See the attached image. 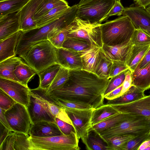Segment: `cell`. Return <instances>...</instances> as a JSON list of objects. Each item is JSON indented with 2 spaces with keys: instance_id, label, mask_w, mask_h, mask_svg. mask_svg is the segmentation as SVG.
Segmentation results:
<instances>
[{
  "instance_id": "10",
  "label": "cell",
  "mask_w": 150,
  "mask_h": 150,
  "mask_svg": "<svg viewBox=\"0 0 150 150\" xmlns=\"http://www.w3.org/2000/svg\"><path fill=\"white\" fill-rule=\"evenodd\" d=\"M5 115L13 132L29 134L32 122L25 106L17 103L6 110Z\"/></svg>"
},
{
  "instance_id": "28",
  "label": "cell",
  "mask_w": 150,
  "mask_h": 150,
  "mask_svg": "<svg viewBox=\"0 0 150 150\" xmlns=\"http://www.w3.org/2000/svg\"><path fill=\"white\" fill-rule=\"evenodd\" d=\"M36 74L34 69L22 61L14 70V75L18 82L27 87L30 79Z\"/></svg>"
},
{
  "instance_id": "4",
  "label": "cell",
  "mask_w": 150,
  "mask_h": 150,
  "mask_svg": "<svg viewBox=\"0 0 150 150\" xmlns=\"http://www.w3.org/2000/svg\"><path fill=\"white\" fill-rule=\"evenodd\" d=\"M56 49L49 40H46L31 46L20 57L38 74L50 66L57 63Z\"/></svg>"
},
{
  "instance_id": "42",
  "label": "cell",
  "mask_w": 150,
  "mask_h": 150,
  "mask_svg": "<svg viewBox=\"0 0 150 150\" xmlns=\"http://www.w3.org/2000/svg\"><path fill=\"white\" fill-rule=\"evenodd\" d=\"M150 135L149 132L136 136L127 143L123 150H137L141 144Z\"/></svg>"
},
{
  "instance_id": "21",
  "label": "cell",
  "mask_w": 150,
  "mask_h": 150,
  "mask_svg": "<svg viewBox=\"0 0 150 150\" xmlns=\"http://www.w3.org/2000/svg\"><path fill=\"white\" fill-rule=\"evenodd\" d=\"M21 31H19L0 42V62L15 56L16 48Z\"/></svg>"
},
{
  "instance_id": "17",
  "label": "cell",
  "mask_w": 150,
  "mask_h": 150,
  "mask_svg": "<svg viewBox=\"0 0 150 150\" xmlns=\"http://www.w3.org/2000/svg\"><path fill=\"white\" fill-rule=\"evenodd\" d=\"M133 44L131 40L122 44L113 46L103 45L102 50L112 61H116L126 63Z\"/></svg>"
},
{
  "instance_id": "2",
  "label": "cell",
  "mask_w": 150,
  "mask_h": 150,
  "mask_svg": "<svg viewBox=\"0 0 150 150\" xmlns=\"http://www.w3.org/2000/svg\"><path fill=\"white\" fill-rule=\"evenodd\" d=\"M77 9V4L74 5L49 24L27 31H22L16 48V55L21 57L33 45L47 40L53 34L69 26L76 17Z\"/></svg>"
},
{
  "instance_id": "37",
  "label": "cell",
  "mask_w": 150,
  "mask_h": 150,
  "mask_svg": "<svg viewBox=\"0 0 150 150\" xmlns=\"http://www.w3.org/2000/svg\"><path fill=\"white\" fill-rule=\"evenodd\" d=\"M15 141L14 150H33L32 146L28 134L14 132Z\"/></svg>"
},
{
  "instance_id": "56",
  "label": "cell",
  "mask_w": 150,
  "mask_h": 150,
  "mask_svg": "<svg viewBox=\"0 0 150 150\" xmlns=\"http://www.w3.org/2000/svg\"><path fill=\"white\" fill-rule=\"evenodd\" d=\"M150 150V135L141 144L137 150Z\"/></svg>"
},
{
  "instance_id": "43",
  "label": "cell",
  "mask_w": 150,
  "mask_h": 150,
  "mask_svg": "<svg viewBox=\"0 0 150 150\" xmlns=\"http://www.w3.org/2000/svg\"><path fill=\"white\" fill-rule=\"evenodd\" d=\"M125 8L121 3L120 0H116L115 2L106 15L100 21L99 23H101L107 21L110 16L116 15L119 16L122 15Z\"/></svg>"
},
{
  "instance_id": "16",
  "label": "cell",
  "mask_w": 150,
  "mask_h": 150,
  "mask_svg": "<svg viewBox=\"0 0 150 150\" xmlns=\"http://www.w3.org/2000/svg\"><path fill=\"white\" fill-rule=\"evenodd\" d=\"M57 63L69 70L82 69L81 59L78 52L63 47L56 49Z\"/></svg>"
},
{
  "instance_id": "52",
  "label": "cell",
  "mask_w": 150,
  "mask_h": 150,
  "mask_svg": "<svg viewBox=\"0 0 150 150\" xmlns=\"http://www.w3.org/2000/svg\"><path fill=\"white\" fill-rule=\"evenodd\" d=\"M0 145L11 131L5 127L1 122L0 124Z\"/></svg>"
},
{
  "instance_id": "29",
  "label": "cell",
  "mask_w": 150,
  "mask_h": 150,
  "mask_svg": "<svg viewBox=\"0 0 150 150\" xmlns=\"http://www.w3.org/2000/svg\"><path fill=\"white\" fill-rule=\"evenodd\" d=\"M70 7L67 4L59 6L52 9L45 15L35 21L36 28L44 26L55 20Z\"/></svg>"
},
{
  "instance_id": "24",
  "label": "cell",
  "mask_w": 150,
  "mask_h": 150,
  "mask_svg": "<svg viewBox=\"0 0 150 150\" xmlns=\"http://www.w3.org/2000/svg\"><path fill=\"white\" fill-rule=\"evenodd\" d=\"M22 61L21 57L15 56L0 62V78L18 82L14 75V70Z\"/></svg>"
},
{
  "instance_id": "57",
  "label": "cell",
  "mask_w": 150,
  "mask_h": 150,
  "mask_svg": "<svg viewBox=\"0 0 150 150\" xmlns=\"http://www.w3.org/2000/svg\"><path fill=\"white\" fill-rule=\"evenodd\" d=\"M136 5L146 8L150 5V0H133Z\"/></svg>"
},
{
  "instance_id": "38",
  "label": "cell",
  "mask_w": 150,
  "mask_h": 150,
  "mask_svg": "<svg viewBox=\"0 0 150 150\" xmlns=\"http://www.w3.org/2000/svg\"><path fill=\"white\" fill-rule=\"evenodd\" d=\"M94 132V134L92 135L89 132L87 141V150H110L107 144L104 143L105 142L98 134Z\"/></svg>"
},
{
  "instance_id": "39",
  "label": "cell",
  "mask_w": 150,
  "mask_h": 150,
  "mask_svg": "<svg viewBox=\"0 0 150 150\" xmlns=\"http://www.w3.org/2000/svg\"><path fill=\"white\" fill-rule=\"evenodd\" d=\"M131 40L133 45L145 46L150 45V35L141 29H136Z\"/></svg>"
},
{
  "instance_id": "53",
  "label": "cell",
  "mask_w": 150,
  "mask_h": 150,
  "mask_svg": "<svg viewBox=\"0 0 150 150\" xmlns=\"http://www.w3.org/2000/svg\"><path fill=\"white\" fill-rule=\"evenodd\" d=\"M56 117L72 125L71 121L64 108L61 109Z\"/></svg>"
},
{
  "instance_id": "19",
  "label": "cell",
  "mask_w": 150,
  "mask_h": 150,
  "mask_svg": "<svg viewBox=\"0 0 150 150\" xmlns=\"http://www.w3.org/2000/svg\"><path fill=\"white\" fill-rule=\"evenodd\" d=\"M20 30L19 18L16 13L0 16V42Z\"/></svg>"
},
{
  "instance_id": "36",
  "label": "cell",
  "mask_w": 150,
  "mask_h": 150,
  "mask_svg": "<svg viewBox=\"0 0 150 150\" xmlns=\"http://www.w3.org/2000/svg\"><path fill=\"white\" fill-rule=\"evenodd\" d=\"M69 78V70L62 66L52 82L46 89V93L58 89L62 87L67 81Z\"/></svg>"
},
{
  "instance_id": "41",
  "label": "cell",
  "mask_w": 150,
  "mask_h": 150,
  "mask_svg": "<svg viewBox=\"0 0 150 150\" xmlns=\"http://www.w3.org/2000/svg\"><path fill=\"white\" fill-rule=\"evenodd\" d=\"M70 25L53 34L48 38L47 40L57 48L62 47L63 43L67 36Z\"/></svg>"
},
{
  "instance_id": "35",
  "label": "cell",
  "mask_w": 150,
  "mask_h": 150,
  "mask_svg": "<svg viewBox=\"0 0 150 150\" xmlns=\"http://www.w3.org/2000/svg\"><path fill=\"white\" fill-rule=\"evenodd\" d=\"M68 4L65 0H43L35 13V20L43 16L49 11L59 6Z\"/></svg>"
},
{
  "instance_id": "58",
  "label": "cell",
  "mask_w": 150,
  "mask_h": 150,
  "mask_svg": "<svg viewBox=\"0 0 150 150\" xmlns=\"http://www.w3.org/2000/svg\"><path fill=\"white\" fill-rule=\"evenodd\" d=\"M146 10L150 13V5L148 6L146 8Z\"/></svg>"
},
{
  "instance_id": "46",
  "label": "cell",
  "mask_w": 150,
  "mask_h": 150,
  "mask_svg": "<svg viewBox=\"0 0 150 150\" xmlns=\"http://www.w3.org/2000/svg\"><path fill=\"white\" fill-rule=\"evenodd\" d=\"M112 63L110 69L109 78L110 79L122 72L129 69L125 63L116 61H112Z\"/></svg>"
},
{
  "instance_id": "9",
  "label": "cell",
  "mask_w": 150,
  "mask_h": 150,
  "mask_svg": "<svg viewBox=\"0 0 150 150\" xmlns=\"http://www.w3.org/2000/svg\"><path fill=\"white\" fill-rule=\"evenodd\" d=\"M72 123L77 136L88 148L87 141L92 126L91 120L95 108H64Z\"/></svg>"
},
{
  "instance_id": "20",
  "label": "cell",
  "mask_w": 150,
  "mask_h": 150,
  "mask_svg": "<svg viewBox=\"0 0 150 150\" xmlns=\"http://www.w3.org/2000/svg\"><path fill=\"white\" fill-rule=\"evenodd\" d=\"M101 48L91 44L89 48L78 52L82 61V69L94 73Z\"/></svg>"
},
{
  "instance_id": "51",
  "label": "cell",
  "mask_w": 150,
  "mask_h": 150,
  "mask_svg": "<svg viewBox=\"0 0 150 150\" xmlns=\"http://www.w3.org/2000/svg\"><path fill=\"white\" fill-rule=\"evenodd\" d=\"M122 84L104 96L108 100H111L117 98L120 94L122 88Z\"/></svg>"
},
{
  "instance_id": "3",
  "label": "cell",
  "mask_w": 150,
  "mask_h": 150,
  "mask_svg": "<svg viewBox=\"0 0 150 150\" xmlns=\"http://www.w3.org/2000/svg\"><path fill=\"white\" fill-rule=\"evenodd\" d=\"M103 45L113 46L130 40L135 30L130 19L122 15L101 25Z\"/></svg>"
},
{
  "instance_id": "32",
  "label": "cell",
  "mask_w": 150,
  "mask_h": 150,
  "mask_svg": "<svg viewBox=\"0 0 150 150\" xmlns=\"http://www.w3.org/2000/svg\"><path fill=\"white\" fill-rule=\"evenodd\" d=\"M29 0H1L0 16L17 12Z\"/></svg>"
},
{
  "instance_id": "25",
  "label": "cell",
  "mask_w": 150,
  "mask_h": 150,
  "mask_svg": "<svg viewBox=\"0 0 150 150\" xmlns=\"http://www.w3.org/2000/svg\"><path fill=\"white\" fill-rule=\"evenodd\" d=\"M145 96L144 91L132 85L122 96L114 99L108 100L106 104L117 105L129 103L141 99Z\"/></svg>"
},
{
  "instance_id": "12",
  "label": "cell",
  "mask_w": 150,
  "mask_h": 150,
  "mask_svg": "<svg viewBox=\"0 0 150 150\" xmlns=\"http://www.w3.org/2000/svg\"><path fill=\"white\" fill-rule=\"evenodd\" d=\"M0 89L17 103L27 107L30 92L28 87L17 81L0 78Z\"/></svg>"
},
{
  "instance_id": "33",
  "label": "cell",
  "mask_w": 150,
  "mask_h": 150,
  "mask_svg": "<svg viewBox=\"0 0 150 150\" xmlns=\"http://www.w3.org/2000/svg\"><path fill=\"white\" fill-rule=\"evenodd\" d=\"M136 136L132 134H124L106 139L104 142L110 150H123L127 143Z\"/></svg>"
},
{
  "instance_id": "31",
  "label": "cell",
  "mask_w": 150,
  "mask_h": 150,
  "mask_svg": "<svg viewBox=\"0 0 150 150\" xmlns=\"http://www.w3.org/2000/svg\"><path fill=\"white\" fill-rule=\"evenodd\" d=\"M119 113L111 105L103 104L94 110L91 120L92 125H95Z\"/></svg>"
},
{
  "instance_id": "49",
  "label": "cell",
  "mask_w": 150,
  "mask_h": 150,
  "mask_svg": "<svg viewBox=\"0 0 150 150\" xmlns=\"http://www.w3.org/2000/svg\"><path fill=\"white\" fill-rule=\"evenodd\" d=\"M132 72L128 69L127 71L125 79L122 84L121 92L118 97L122 96L128 90L132 85Z\"/></svg>"
},
{
  "instance_id": "47",
  "label": "cell",
  "mask_w": 150,
  "mask_h": 150,
  "mask_svg": "<svg viewBox=\"0 0 150 150\" xmlns=\"http://www.w3.org/2000/svg\"><path fill=\"white\" fill-rule=\"evenodd\" d=\"M10 132L0 145V150H14L15 137L14 132Z\"/></svg>"
},
{
  "instance_id": "44",
  "label": "cell",
  "mask_w": 150,
  "mask_h": 150,
  "mask_svg": "<svg viewBox=\"0 0 150 150\" xmlns=\"http://www.w3.org/2000/svg\"><path fill=\"white\" fill-rule=\"evenodd\" d=\"M17 103L6 93L0 89V108L6 111Z\"/></svg>"
},
{
  "instance_id": "59",
  "label": "cell",
  "mask_w": 150,
  "mask_h": 150,
  "mask_svg": "<svg viewBox=\"0 0 150 150\" xmlns=\"http://www.w3.org/2000/svg\"></svg>"
},
{
  "instance_id": "54",
  "label": "cell",
  "mask_w": 150,
  "mask_h": 150,
  "mask_svg": "<svg viewBox=\"0 0 150 150\" xmlns=\"http://www.w3.org/2000/svg\"><path fill=\"white\" fill-rule=\"evenodd\" d=\"M5 111L4 110L0 108V122L11 131H13L9 125L6 118L5 115Z\"/></svg>"
},
{
  "instance_id": "26",
  "label": "cell",
  "mask_w": 150,
  "mask_h": 150,
  "mask_svg": "<svg viewBox=\"0 0 150 150\" xmlns=\"http://www.w3.org/2000/svg\"><path fill=\"white\" fill-rule=\"evenodd\" d=\"M150 47V45L145 46L133 45L126 62L132 73L134 71Z\"/></svg>"
},
{
  "instance_id": "8",
  "label": "cell",
  "mask_w": 150,
  "mask_h": 150,
  "mask_svg": "<svg viewBox=\"0 0 150 150\" xmlns=\"http://www.w3.org/2000/svg\"><path fill=\"white\" fill-rule=\"evenodd\" d=\"M116 0H80L77 4L76 17L91 22L100 23Z\"/></svg>"
},
{
  "instance_id": "55",
  "label": "cell",
  "mask_w": 150,
  "mask_h": 150,
  "mask_svg": "<svg viewBox=\"0 0 150 150\" xmlns=\"http://www.w3.org/2000/svg\"><path fill=\"white\" fill-rule=\"evenodd\" d=\"M48 106L49 110L52 114L56 117L59 112L63 108L54 104L49 103Z\"/></svg>"
},
{
  "instance_id": "6",
  "label": "cell",
  "mask_w": 150,
  "mask_h": 150,
  "mask_svg": "<svg viewBox=\"0 0 150 150\" xmlns=\"http://www.w3.org/2000/svg\"><path fill=\"white\" fill-rule=\"evenodd\" d=\"M33 150H79V139L76 132L48 137L30 136Z\"/></svg>"
},
{
  "instance_id": "11",
  "label": "cell",
  "mask_w": 150,
  "mask_h": 150,
  "mask_svg": "<svg viewBox=\"0 0 150 150\" xmlns=\"http://www.w3.org/2000/svg\"><path fill=\"white\" fill-rule=\"evenodd\" d=\"M27 109L32 124L41 121L56 122L55 117L50 112L48 103L30 92Z\"/></svg>"
},
{
  "instance_id": "22",
  "label": "cell",
  "mask_w": 150,
  "mask_h": 150,
  "mask_svg": "<svg viewBox=\"0 0 150 150\" xmlns=\"http://www.w3.org/2000/svg\"><path fill=\"white\" fill-rule=\"evenodd\" d=\"M132 85L144 91L150 88V62L145 67L132 73Z\"/></svg>"
},
{
  "instance_id": "18",
  "label": "cell",
  "mask_w": 150,
  "mask_h": 150,
  "mask_svg": "<svg viewBox=\"0 0 150 150\" xmlns=\"http://www.w3.org/2000/svg\"><path fill=\"white\" fill-rule=\"evenodd\" d=\"M29 134L30 136L44 137L63 134L56 122L41 121L31 125Z\"/></svg>"
},
{
  "instance_id": "27",
  "label": "cell",
  "mask_w": 150,
  "mask_h": 150,
  "mask_svg": "<svg viewBox=\"0 0 150 150\" xmlns=\"http://www.w3.org/2000/svg\"><path fill=\"white\" fill-rule=\"evenodd\" d=\"M61 67L60 65L55 63L38 73V74L40 80L38 87L47 89L52 82Z\"/></svg>"
},
{
  "instance_id": "5",
  "label": "cell",
  "mask_w": 150,
  "mask_h": 150,
  "mask_svg": "<svg viewBox=\"0 0 150 150\" xmlns=\"http://www.w3.org/2000/svg\"><path fill=\"white\" fill-rule=\"evenodd\" d=\"M150 131V118L136 115L115 126L96 133L104 141L112 137L124 134L136 135Z\"/></svg>"
},
{
  "instance_id": "34",
  "label": "cell",
  "mask_w": 150,
  "mask_h": 150,
  "mask_svg": "<svg viewBox=\"0 0 150 150\" xmlns=\"http://www.w3.org/2000/svg\"><path fill=\"white\" fill-rule=\"evenodd\" d=\"M91 45L89 41L82 38L66 37L62 47L79 52L89 48Z\"/></svg>"
},
{
  "instance_id": "1",
  "label": "cell",
  "mask_w": 150,
  "mask_h": 150,
  "mask_svg": "<svg viewBox=\"0 0 150 150\" xmlns=\"http://www.w3.org/2000/svg\"><path fill=\"white\" fill-rule=\"evenodd\" d=\"M110 79L101 78L83 69L69 70L64 85L47 94L55 99L82 103L96 109L104 104V93Z\"/></svg>"
},
{
  "instance_id": "7",
  "label": "cell",
  "mask_w": 150,
  "mask_h": 150,
  "mask_svg": "<svg viewBox=\"0 0 150 150\" xmlns=\"http://www.w3.org/2000/svg\"><path fill=\"white\" fill-rule=\"evenodd\" d=\"M102 23H93L76 17L71 23L67 37L85 40L92 45L102 48Z\"/></svg>"
},
{
  "instance_id": "30",
  "label": "cell",
  "mask_w": 150,
  "mask_h": 150,
  "mask_svg": "<svg viewBox=\"0 0 150 150\" xmlns=\"http://www.w3.org/2000/svg\"><path fill=\"white\" fill-rule=\"evenodd\" d=\"M112 63V61L106 56L101 48L94 73L101 78L110 79V73Z\"/></svg>"
},
{
  "instance_id": "40",
  "label": "cell",
  "mask_w": 150,
  "mask_h": 150,
  "mask_svg": "<svg viewBox=\"0 0 150 150\" xmlns=\"http://www.w3.org/2000/svg\"><path fill=\"white\" fill-rule=\"evenodd\" d=\"M127 70L110 79L105 91L104 96L123 84Z\"/></svg>"
},
{
  "instance_id": "50",
  "label": "cell",
  "mask_w": 150,
  "mask_h": 150,
  "mask_svg": "<svg viewBox=\"0 0 150 150\" xmlns=\"http://www.w3.org/2000/svg\"><path fill=\"white\" fill-rule=\"evenodd\" d=\"M150 62V47L136 67L135 70L141 69L146 66Z\"/></svg>"
},
{
  "instance_id": "15",
  "label": "cell",
  "mask_w": 150,
  "mask_h": 150,
  "mask_svg": "<svg viewBox=\"0 0 150 150\" xmlns=\"http://www.w3.org/2000/svg\"><path fill=\"white\" fill-rule=\"evenodd\" d=\"M110 105L120 113L150 118V95L130 103Z\"/></svg>"
},
{
  "instance_id": "23",
  "label": "cell",
  "mask_w": 150,
  "mask_h": 150,
  "mask_svg": "<svg viewBox=\"0 0 150 150\" xmlns=\"http://www.w3.org/2000/svg\"><path fill=\"white\" fill-rule=\"evenodd\" d=\"M135 115L127 113H119L92 126L91 131H93L96 133L101 132L113 127Z\"/></svg>"
},
{
  "instance_id": "48",
  "label": "cell",
  "mask_w": 150,
  "mask_h": 150,
  "mask_svg": "<svg viewBox=\"0 0 150 150\" xmlns=\"http://www.w3.org/2000/svg\"><path fill=\"white\" fill-rule=\"evenodd\" d=\"M55 121L60 130L64 134H69L72 131L75 132L73 126L56 117Z\"/></svg>"
},
{
  "instance_id": "45",
  "label": "cell",
  "mask_w": 150,
  "mask_h": 150,
  "mask_svg": "<svg viewBox=\"0 0 150 150\" xmlns=\"http://www.w3.org/2000/svg\"><path fill=\"white\" fill-rule=\"evenodd\" d=\"M56 99L63 108H68L85 109L92 108L88 105L82 103L73 101L65 100L60 99Z\"/></svg>"
},
{
  "instance_id": "13",
  "label": "cell",
  "mask_w": 150,
  "mask_h": 150,
  "mask_svg": "<svg viewBox=\"0 0 150 150\" xmlns=\"http://www.w3.org/2000/svg\"><path fill=\"white\" fill-rule=\"evenodd\" d=\"M122 15L128 16L135 29H141L150 35V13L143 7L135 5L126 7Z\"/></svg>"
},
{
  "instance_id": "14",
  "label": "cell",
  "mask_w": 150,
  "mask_h": 150,
  "mask_svg": "<svg viewBox=\"0 0 150 150\" xmlns=\"http://www.w3.org/2000/svg\"><path fill=\"white\" fill-rule=\"evenodd\" d=\"M43 0H29L16 14L19 18L20 30L26 32L36 28L34 17Z\"/></svg>"
}]
</instances>
